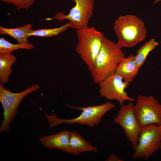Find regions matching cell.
I'll return each instance as SVG.
<instances>
[{"label": "cell", "instance_id": "6da1fadb", "mask_svg": "<svg viewBox=\"0 0 161 161\" xmlns=\"http://www.w3.org/2000/svg\"><path fill=\"white\" fill-rule=\"evenodd\" d=\"M122 48L117 42L104 38L100 50L90 71L95 83L98 84L115 72L117 66L125 57Z\"/></svg>", "mask_w": 161, "mask_h": 161}, {"label": "cell", "instance_id": "7a4b0ae2", "mask_svg": "<svg viewBox=\"0 0 161 161\" xmlns=\"http://www.w3.org/2000/svg\"><path fill=\"white\" fill-rule=\"evenodd\" d=\"M114 30L117 43L122 47L131 48L145 40L147 31L144 23L136 16L126 14L115 21Z\"/></svg>", "mask_w": 161, "mask_h": 161}, {"label": "cell", "instance_id": "3957f363", "mask_svg": "<svg viewBox=\"0 0 161 161\" xmlns=\"http://www.w3.org/2000/svg\"><path fill=\"white\" fill-rule=\"evenodd\" d=\"M66 104L67 106L72 109L81 111V114L77 117L69 119L61 118L54 113L52 115L46 114L45 117L49 124L50 128L53 127L62 123L67 124L77 123L93 127L98 125L104 115L115 107L114 103L109 102L100 105L84 107Z\"/></svg>", "mask_w": 161, "mask_h": 161}, {"label": "cell", "instance_id": "277c9868", "mask_svg": "<svg viewBox=\"0 0 161 161\" xmlns=\"http://www.w3.org/2000/svg\"><path fill=\"white\" fill-rule=\"evenodd\" d=\"M76 32L78 43L76 52L90 72L100 50L104 35L93 27H85L76 30Z\"/></svg>", "mask_w": 161, "mask_h": 161}, {"label": "cell", "instance_id": "5b68a950", "mask_svg": "<svg viewBox=\"0 0 161 161\" xmlns=\"http://www.w3.org/2000/svg\"><path fill=\"white\" fill-rule=\"evenodd\" d=\"M37 84L32 86L23 91L18 93L12 92L5 89L3 83H0V101L3 109V120L0 127V132H8L10 124L17 114L18 106L23 99L29 94L38 89Z\"/></svg>", "mask_w": 161, "mask_h": 161}, {"label": "cell", "instance_id": "8992f818", "mask_svg": "<svg viewBox=\"0 0 161 161\" xmlns=\"http://www.w3.org/2000/svg\"><path fill=\"white\" fill-rule=\"evenodd\" d=\"M161 141V125L152 124L141 127L132 158L148 160L160 149Z\"/></svg>", "mask_w": 161, "mask_h": 161}, {"label": "cell", "instance_id": "52a82bcc", "mask_svg": "<svg viewBox=\"0 0 161 161\" xmlns=\"http://www.w3.org/2000/svg\"><path fill=\"white\" fill-rule=\"evenodd\" d=\"M133 110L141 127L152 124L161 125V105L153 96L139 95Z\"/></svg>", "mask_w": 161, "mask_h": 161}, {"label": "cell", "instance_id": "ba28073f", "mask_svg": "<svg viewBox=\"0 0 161 161\" xmlns=\"http://www.w3.org/2000/svg\"><path fill=\"white\" fill-rule=\"evenodd\" d=\"M76 3L67 15L59 12L56 14L53 18L58 21L64 20L69 21L70 27L78 30L88 27L90 19L92 17L94 9V0H73Z\"/></svg>", "mask_w": 161, "mask_h": 161}, {"label": "cell", "instance_id": "9c48e42d", "mask_svg": "<svg viewBox=\"0 0 161 161\" xmlns=\"http://www.w3.org/2000/svg\"><path fill=\"white\" fill-rule=\"evenodd\" d=\"M129 83L124 81L122 77L114 73L98 84L99 97L108 100H117L120 105L126 101H134L135 99L129 97L125 91Z\"/></svg>", "mask_w": 161, "mask_h": 161}, {"label": "cell", "instance_id": "30bf717a", "mask_svg": "<svg viewBox=\"0 0 161 161\" xmlns=\"http://www.w3.org/2000/svg\"><path fill=\"white\" fill-rule=\"evenodd\" d=\"M133 106L132 102L126 105H121L114 121L122 128L126 137L131 143L134 151L137 144L141 127L134 114Z\"/></svg>", "mask_w": 161, "mask_h": 161}, {"label": "cell", "instance_id": "8fae6325", "mask_svg": "<svg viewBox=\"0 0 161 161\" xmlns=\"http://www.w3.org/2000/svg\"><path fill=\"white\" fill-rule=\"evenodd\" d=\"M71 131L64 130L49 136H44L39 138L40 143L50 149L57 148L64 152L71 154L69 141Z\"/></svg>", "mask_w": 161, "mask_h": 161}, {"label": "cell", "instance_id": "7c38bea8", "mask_svg": "<svg viewBox=\"0 0 161 161\" xmlns=\"http://www.w3.org/2000/svg\"><path fill=\"white\" fill-rule=\"evenodd\" d=\"M139 69L135 62V56L130 54L120 61L115 73L122 77L124 81L129 83L136 77Z\"/></svg>", "mask_w": 161, "mask_h": 161}, {"label": "cell", "instance_id": "4fadbf2b", "mask_svg": "<svg viewBox=\"0 0 161 161\" xmlns=\"http://www.w3.org/2000/svg\"><path fill=\"white\" fill-rule=\"evenodd\" d=\"M71 154L75 156H79L82 152H97V148L85 140L76 131H71L69 141Z\"/></svg>", "mask_w": 161, "mask_h": 161}, {"label": "cell", "instance_id": "5bb4252c", "mask_svg": "<svg viewBox=\"0 0 161 161\" xmlns=\"http://www.w3.org/2000/svg\"><path fill=\"white\" fill-rule=\"evenodd\" d=\"M32 25L28 24L20 27L8 29L0 27V33L8 35L15 39L19 44L28 42V34L32 30Z\"/></svg>", "mask_w": 161, "mask_h": 161}, {"label": "cell", "instance_id": "9a60e30c", "mask_svg": "<svg viewBox=\"0 0 161 161\" xmlns=\"http://www.w3.org/2000/svg\"><path fill=\"white\" fill-rule=\"evenodd\" d=\"M16 61V57L11 53L0 54V80L3 83H8L12 72L11 66Z\"/></svg>", "mask_w": 161, "mask_h": 161}, {"label": "cell", "instance_id": "2e32d148", "mask_svg": "<svg viewBox=\"0 0 161 161\" xmlns=\"http://www.w3.org/2000/svg\"><path fill=\"white\" fill-rule=\"evenodd\" d=\"M159 45L154 39L152 38L137 50L135 61L137 66L139 68L144 64L150 52Z\"/></svg>", "mask_w": 161, "mask_h": 161}, {"label": "cell", "instance_id": "e0dca14e", "mask_svg": "<svg viewBox=\"0 0 161 161\" xmlns=\"http://www.w3.org/2000/svg\"><path fill=\"white\" fill-rule=\"evenodd\" d=\"M35 47V46L33 44L28 42L15 44L10 43L4 38H0V53H11L13 51L20 49L31 50Z\"/></svg>", "mask_w": 161, "mask_h": 161}, {"label": "cell", "instance_id": "ac0fdd59", "mask_svg": "<svg viewBox=\"0 0 161 161\" xmlns=\"http://www.w3.org/2000/svg\"><path fill=\"white\" fill-rule=\"evenodd\" d=\"M69 27L70 24L69 23H68L58 28L43 29L35 30H32L28 34V36H36L46 37L55 36L65 31Z\"/></svg>", "mask_w": 161, "mask_h": 161}, {"label": "cell", "instance_id": "d6986e66", "mask_svg": "<svg viewBox=\"0 0 161 161\" xmlns=\"http://www.w3.org/2000/svg\"><path fill=\"white\" fill-rule=\"evenodd\" d=\"M4 2L13 4L17 10L25 9L28 10L36 0H1Z\"/></svg>", "mask_w": 161, "mask_h": 161}, {"label": "cell", "instance_id": "ffe728a7", "mask_svg": "<svg viewBox=\"0 0 161 161\" xmlns=\"http://www.w3.org/2000/svg\"><path fill=\"white\" fill-rule=\"evenodd\" d=\"M106 161H123V159L118 158L116 155L113 153H111L109 157L106 159Z\"/></svg>", "mask_w": 161, "mask_h": 161}, {"label": "cell", "instance_id": "44dd1931", "mask_svg": "<svg viewBox=\"0 0 161 161\" xmlns=\"http://www.w3.org/2000/svg\"><path fill=\"white\" fill-rule=\"evenodd\" d=\"M161 1V0H154V3L156 4L158 2H159L160 1Z\"/></svg>", "mask_w": 161, "mask_h": 161}, {"label": "cell", "instance_id": "7402d4cb", "mask_svg": "<svg viewBox=\"0 0 161 161\" xmlns=\"http://www.w3.org/2000/svg\"><path fill=\"white\" fill-rule=\"evenodd\" d=\"M160 151L161 152V141H160Z\"/></svg>", "mask_w": 161, "mask_h": 161}]
</instances>
